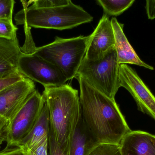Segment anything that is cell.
Returning a JSON list of instances; mask_svg holds the SVG:
<instances>
[{
	"instance_id": "obj_4",
	"label": "cell",
	"mask_w": 155,
	"mask_h": 155,
	"mask_svg": "<svg viewBox=\"0 0 155 155\" xmlns=\"http://www.w3.org/2000/svg\"><path fill=\"white\" fill-rule=\"evenodd\" d=\"M89 39V35L67 39L56 36L52 42L33 48L31 52L57 66L69 81L76 78L85 56Z\"/></svg>"
},
{
	"instance_id": "obj_6",
	"label": "cell",
	"mask_w": 155,
	"mask_h": 155,
	"mask_svg": "<svg viewBox=\"0 0 155 155\" xmlns=\"http://www.w3.org/2000/svg\"><path fill=\"white\" fill-rule=\"evenodd\" d=\"M45 103L42 95L35 89L8 123L4 139L6 148L18 147L33 127Z\"/></svg>"
},
{
	"instance_id": "obj_16",
	"label": "cell",
	"mask_w": 155,
	"mask_h": 155,
	"mask_svg": "<svg viewBox=\"0 0 155 155\" xmlns=\"http://www.w3.org/2000/svg\"><path fill=\"white\" fill-rule=\"evenodd\" d=\"M102 6L104 13L109 15L117 16L129 8L135 2L134 0H98L96 1Z\"/></svg>"
},
{
	"instance_id": "obj_21",
	"label": "cell",
	"mask_w": 155,
	"mask_h": 155,
	"mask_svg": "<svg viewBox=\"0 0 155 155\" xmlns=\"http://www.w3.org/2000/svg\"><path fill=\"white\" fill-rule=\"evenodd\" d=\"M48 155H69L68 149L61 148L50 130L48 136Z\"/></svg>"
},
{
	"instance_id": "obj_9",
	"label": "cell",
	"mask_w": 155,
	"mask_h": 155,
	"mask_svg": "<svg viewBox=\"0 0 155 155\" xmlns=\"http://www.w3.org/2000/svg\"><path fill=\"white\" fill-rule=\"evenodd\" d=\"M35 87L33 81L25 77L0 91V116L10 122Z\"/></svg>"
},
{
	"instance_id": "obj_7",
	"label": "cell",
	"mask_w": 155,
	"mask_h": 155,
	"mask_svg": "<svg viewBox=\"0 0 155 155\" xmlns=\"http://www.w3.org/2000/svg\"><path fill=\"white\" fill-rule=\"evenodd\" d=\"M18 69L24 76L40 83L44 87L60 86L68 81L57 66L31 52L21 53Z\"/></svg>"
},
{
	"instance_id": "obj_23",
	"label": "cell",
	"mask_w": 155,
	"mask_h": 155,
	"mask_svg": "<svg viewBox=\"0 0 155 155\" xmlns=\"http://www.w3.org/2000/svg\"><path fill=\"white\" fill-rule=\"evenodd\" d=\"M25 77L20 72L15 73L8 77L0 79V91L13 84Z\"/></svg>"
},
{
	"instance_id": "obj_1",
	"label": "cell",
	"mask_w": 155,
	"mask_h": 155,
	"mask_svg": "<svg viewBox=\"0 0 155 155\" xmlns=\"http://www.w3.org/2000/svg\"><path fill=\"white\" fill-rule=\"evenodd\" d=\"M80 109L84 122L98 144L120 145L131 131L115 99L107 96L80 76Z\"/></svg>"
},
{
	"instance_id": "obj_19",
	"label": "cell",
	"mask_w": 155,
	"mask_h": 155,
	"mask_svg": "<svg viewBox=\"0 0 155 155\" xmlns=\"http://www.w3.org/2000/svg\"><path fill=\"white\" fill-rule=\"evenodd\" d=\"M70 0H37L32 1L31 6L37 8H50L64 6L69 4Z\"/></svg>"
},
{
	"instance_id": "obj_14",
	"label": "cell",
	"mask_w": 155,
	"mask_h": 155,
	"mask_svg": "<svg viewBox=\"0 0 155 155\" xmlns=\"http://www.w3.org/2000/svg\"><path fill=\"white\" fill-rule=\"evenodd\" d=\"M21 52L17 38H0V79L19 72L18 61Z\"/></svg>"
},
{
	"instance_id": "obj_25",
	"label": "cell",
	"mask_w": 155,
	"mask_h": 155,
	"mask_svg": "<svg viewBox=\"0 0 155 155\" xmlns=\"http://www.w3.org/2000/svg\"><path fill=\"white\" fill-rule=\"evenodd\" d=\"M9 122L0 116V144L5 139V130Z\"/></svg>"
},
{
	"instance_id": "obj_15",
	"label": "cell",
	"mask_w": 155,
	"mask_h": 155,
	"mask_svg": "<svg viewBox=\"0 0 155 155\" xmlns=\"http://www.w3.org/2000/svg\"><path fill=\"white\" fill-rule=\"evenodd\" d=\"M50 130L49 111L45 103L33 127L20 143L18 147L24 150H31L44 139L48 138Z\"/></svg>"
},
{
	"instance_id": "obj_3",
	"label": "cell",
	"mask_w": 155,
	"mask_h": 155,
	"mask_svg": "<svg viewBox=\"0 0 155 155\" xmlns=\"http://www.w3.org/2000/svg\"><path fill=\"white\" fill-rule=\"evenodd\" d=\"M16 25L28 27L61 30L72 29L90 22L93 17L70 0L68 4L50 8L24 7L15 15Z\"/></svg>"
},
{
	"instance_id": "obj_11",
	"label": "cell",
	"mask_w": 155,
	"mask_h": 155,
	"mask_svg": "<svg viewBox=\"0 0 155 155\" xmlns=\"http://www.w3.org/2000/svg\"><path fill=\"white\" fill-rule=\"evenodd\" d=\"M111 22L114 34L115 47L119 64L136 65L149 70H153V66L140 59L131 46L124 33V24L119 23L115 17L111 19Z\"/></svg>"
},
{
	"instance_id": "obj_26",
	"label": "cell",
	"mask_w": 155,
	"mask_h": 155,
	"mask_svg": "<svg viewBox=\"0 0 155 155\" xmlns=\"http://www.w3.org/2000/svg\"><path fill=\"white\" fill-rule=\"evenodd\" d=\"M0 155H26L24 150L18 147L10 151H4L0 153Z\"/></svg>"
},
{
	"instance_id": "obj_12",
	"label": "cell",
	"mask_w": 155,
	"mask_h": 155,
	"mask_svg": "<svg viewBox=\"0 0 155 155\" xmlns=\"http://www.w3.org/2000/svg\"><path fill=\"white\" fill-rule=\"evenodd\" d=\"M120 146L122 155H155V136L131 131L122 139Z\"/></svg>"
},
{
	"instance_id": "obj_24",
	"label": "cell",
	"mask_w": 155,
	"mask_h": 155,
	"mask_svg": "<svg viewBox=\"0 0 155 155\" xmlns=\"http://www.w3.org/2000/svg\"><path fill=\"white\" fill-rule=\"evenodd\" d=\"M146 9L148 19L151 20L155 19V1H147Z\"/></svg>"
},
{
	"instance_id": "obj_17",
	"label": "cell",
	"mask_w": 155,
	"mask_h": 155,
	"mask_svg": "<svg viewBox=\"0 0 155 155\" xmlns=\"http://www.w3.org/2000/svg\"><path fill=\"white\" fill-rule=\"evenodd\" d=\"M18 29L14 24L12 19H0V38L8 40L16 39Z\"/></svg>"
},
{
	"instance_id": "obj_10",
	"label": "cell",
	"mask_w": 155,
	"mask_h": 155,
	"mask_svg": "<svg viewBox=\"0 0 155 155\" xmlns=\"http://www.w3.org/2000/svg\"><path fill=\"white\" fill-rule=\"evenodd\" d=\"M115 46V37L111 20L104 13L94 31L89 35L84 58L89 60L99 59L110 48Z\"/></svg>"
},
{
	"instance_id": "obj_20",
	"label": "cell",
	"mask_w": 155,
	"mask_h": 155,
	"mask_svg": "<svg viewBox=\"0 0 155 155\" xmlns=\"http://www.w3.org/2000/svg\"><path fill=\"white\" fill-rule=\"evenodd\" d=\"M15 3L14 0H0V19H12Z\"/></svg>"
},
{
	"instance_id": "obj_2",
	"label": "cell",
	"mask_w": 155,
	"mask_h": 155,
	"mask_svg": "<svg viewBox=\"0 0 155 155\" xmlns=\"http://www.w3.org/2000/svg\"><path fill=\"white\" fill-rule=\"evenodd\" d=\"M42 96L49 111L50 131L59 146L68 149L81 113L78 91L65 84L45 87Z\"/></svg>"
},
{
	"instance_id": "obj_5",
	"label": "cell",
	"mask_w": 155,
	"mask_h": 155,
	"mask_svg": "<svg viewBox=\"0 0 155 155\" xmlns=\"http://www.w3.org/2000/svg\"><path fill=\"white\" fill-rule=\"evenodd\" d=\"M119 72L120 64L114 46L97 60L84 58L76 76L82 77L107 96L115 99L120 87Z\"/></svg>"
},
{
	"instance_id": "obj_13",
	"label": "cell",
	"mask_w": 155,
	"mask_h": 155,
	"mask_svg": "<svg viewBox=\"0 0 155 155\" xmlns=\"http://www.w3.org/2000/svg\"><path fill=\"white\" fill-rule=\"evenodd\" d=\"M98 145L84 122L81 112L76 126L70 136L69 155H89Z\"/></svg>"
},
{
	"instance_id": "obj_8",
	"label": "cell",
	"mask_w": 155,
	"mask_h": 155,
	"mask_svg": "<svg viewBox=\"0 0 155 155\" xmlns=\"http://www.w3.org/2000/svg\"><path fill=\"white\" fill-rule=\"evenodd\" d=\"M120 87L129 92L138 109L155 121V97L135 71L127 64L120 65Z\"/></svg>"
},
{
	"instance_id": "obj_18",
	"label": "cell",
	"mask_w": 155,
	"mask_h": 155,
	"mask_svg": "<svg viewBox=\"0 0 155 155\" xmlns=\"http://www.w3.org/2000/svg\"><path fill=\"white\" fill-rule=\"evenodd\" d=\"M89 155H122L120 145L101 144L98 145Z\"/></svg>"
},
{
	"instance_id": "obj_22",
	"label": "cell",
	"mask_w": 155,
	"mask_h": 155,
	"mask_svg": "<svg viewBox=\"0 0 155 155\" xmlns=\"http://www.w3.org/2000/svg\"><path fill=\"white\" fill-rule=\"evenodd\" d=\"M24 151L26 155H48V137L31 150Z\"/></svg>"
}]
</instances>
